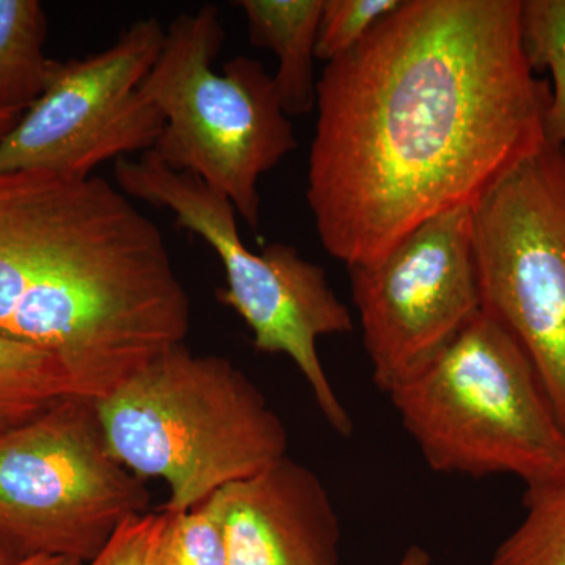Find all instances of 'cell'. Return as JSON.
Returning <instances> with one entry per match:
<instances>
[{"label":"cell","instance_id":"cell-9","mask_svg":"<svg viewBox=\"0 0 565 565\" xmlns=\"http://www.w3.org/2000/svg\"><path fill=\"white\" fill-rule=\"evenodd\" d=\"M348 269L373 381L386 394L482 311L471 206L435 215L374 262Z\"/></svg>","mask_w":565,"mask_h":565},{"label":"cell","instance_id":"cell-5","mask_svg":"<svg viewBox=\"0 0 565 565\" xmlns=\"http://www.w3.org/2000/svg\"><path fill=\"white\" fill-rule=\"evenodd\" d=\"M223 40L215 6L174 18L140 93L166 120L151 151L174 172L200 178L258 228L259 178L296 150V134L262 63L239 55L222 74L214 70Z\"/></svg>","mask_w":565,"mask_h":565},{"label":"cell","instance_id":"cell-7","mask_svg":"<svg viewBox=\"0 0 565 565\" xmlns=\"http://www.w3.org/2000/svg\"><path fill=\"white\" fill-rule=\"evenodd\" d=\"M150 501L111 455L96 401L68 397L0 438V553L13 563H92Z\"/></svg>","mask_w":565,"mask_h":565},{"label":"cell","instance_id":"cell-11","mask_svg":"<svg viewBox=\"0 0 565 565\" xmlns=\"http://www.w3.org/2000/svg\"><path fill=\"white\" fill-rule=\"evenodd\" d=\"M228 565H338L341 525L330 494L305 465L285 456L214 493Z\"/></svg>","mask_w":565,"mask_h":565},{"label":"cell","instance_id":"cell-23","mask_svg":"<svg viewBox=\"0 0 565 565\" xmlns=\"http://www.w3.org/2000/svg\"><path fill=\"white\" fill-rule=\"evenodd\" d=\"M11 564H14L13 561H11L9 556L3 555V553H0V565H11Z\"/></svg>","mask_w":565,"mask_h":565},{"label":"cell","instance_id":"cell-12","mask_svg":"<svg viewBox=\"0 0 565 565\" xmlns=\"http://www.w3.org/2000/svg\"><path fill=\"white\" fill-rule=\"evenodd\" d=\"M255 47H266L278 57L274 76L282 110L310 114L316 107V41L323 0H239Z\"/></svg>","mask_w":565,"mask_h":565},{"label":"cell","instance_id":"cell-13","mask_svg":"<svg viewBox=\"0 0 565 565\" xmlns=\"http://www.w3.org/2000/svg\"><path fill=\"white\" fill-rule=\"evenodd\" d=\"M79 396L54 353L0 333V438Z\"/></svg>","mask_w":565,"mask_h":565},{"label":"cell","instance_id":"cell-6","mask_svg":"<svg viewBox=\"0 0 565 565\" xmlns=\"http://www.w3.org/2000/svg\"><path fill=\"white\" fill-rule=\"evenodd\" d=\"M117 188L129 199L172 212L178 228L202 237L221 259L226 288L218 300L247 323L259 352L288 355L313 393L319 411L341 437H351V416L329 381L318 352L319 338L352 332L345 307L319 264L288 244L245 247L233 203L191 173L174 172L152 151L139 161L115 162Z\"/></svg>","mask_w":565,"mask_h":565},{"label":"cell","instance_id":"cell-18","mask_svg":"<svg viewBox=\"0 0 565 565\" xmlns=\"http://www.w3.org/2000/svg\"><path fill=\"white\" fill-rule=\"evenodd\" d=\"M403 0H323L316 58L326 63L351 52Z\"/></svg>","mask_w":565,"mask_h":565},{"label":"cell","instance_id":"cell-1","mask_svg":"<svg viewBox=\"0 0 565 565\" xmlns=\"http://www.w3.org/2000/svg\"><path fill=\"white\" fill-rule=\"evenodd\" d=\"M522 0H403L316 90L307 202L322 247L374 262L473 207L545 143L552 85L527 65Z\"/></svg>","mask_w":565,"mask_h":565},{"label":"cell","instance_id":"cell-4","mask_svg":"<svg viewBox=\"0 0 565 565\" xmlns=\"http://www.w3.org/2000/svg\"><path fill=\"white\" fill-rule=\"evenodd\" d=\"M388 396L437 473L530 484L565 463V434L533 363L484 311Z\"/></svg>","mask_w":565,"mask_h":565},{"label":"cell","instance_id":"cell-10","mask_svg":"<svg viewBox=\"0 0 565 565\" xmlns=\"http://www.w3.org/2000/svg\"><path fill=\"white\" fill-rule=\"evenodd\" d=\"M166 33L156 18H141L107 50L54 61L46 90L0 141V173L47 170L88 178L104 162L151 151L166 120L140 85Z\"/></svg>","mask_w":565,"mask_h":565},{"label":"cell","instance_id":"cell-8","mask_svg":"<svg viewBox=\"0 0 565 565\" xmlns=\"http://www.w3.org/2000/svg\"><path fill=\"white\" fill-rule=\"evenodd\" d=\"M482 311L522 345L565 434V145L545 143L473 206Z\"/></svg>","mask_w":565,"mask_h":565},{"label":"cell","instance_id":"cell-22","mask_svg":"<svg viewBox=\"0 0 565 565\" xmlns=\"http://www.w3.org/2000/svg\"><path fill=\"white\" fill-rule=\"evenodd\" d=\"M22 114H24V111L0 110V141L9 136L11 129L21 120Z\"/></svg>","mask_w":565,"mask_h":565},{"label":"cell","instance_id":"cell-2","mask_svg":"<svg viewBox=\"0 0 565 565\" xmlns=\"http://www.w3.org/2000/svg\"><path fill=\"white\" fill-rule=\"evenodd\" d=\"M166 237L117 184L0 173V333L54 353L103 401L191 330Z\"/></svg>","mask_w":565,"mask_h":565},{"label":"cell","instance_id":"cell-20","mask_svg":"<svg viewBox=\"0 0 565 565\" xmlns=\"http://www.w3.org/2000/svg\"><path fill=\"white\" fill-rule=\"evenodd\" d=\"M430 563H433V561H430V555L427 550H424L423 546L419 545H412L408 546L407 552L404 553L397 565H430Z\"/></svg>","mask_w":565,"mask_h":565},{"label":"cell","instance_id":"cell-3","mask_svg":"<svg viewBox=\"0 0 565 565\" xmlns=\"http://www.w3.org/2000/svg\"><path fill=\"white\" fill-rule=\"evenodd\" d=\"M111 455L139 478L169 484L178 514L288 456V433L232 360L167 349L96 401Z\"/></svg>","mask_w":565,"mask_h":565},{"label":"cell","instance_id":"cell-16","mask_svg":"<svg viewBox=\"0 0 565 565\" xmlns=\"http://www.w3.org/2000/svg\"><path fill=\"white\" fill-rule=\"evenodd\" d=\"M522 46L534 74H552V102L545 115V141L565 145V0H522ZM552 85V84H550Z\"/></svg>","mask_w":565,"mask_h":565},{"label":"cell","instance_id":"cell-17","mask_svg":"<svg viewBox=\"0 0 565 565\" xmlns=\"http://www.w3.org/2000/svg\"><path fill=\"white\" fill-rule=\"evenodd\" d=\"M163 514L154 565H228L225 523L214 494L191 511Z\"/></svg>","mask_w":565,"mask_h":565},{"label":"cell","instance_id":"cell-15","mask_svg":"<svg viewBox=\"0 0 565 565\" xmlns=\"http://www.w3.org/2000/svg\"><path fill=\"white\" fill-rule=\"evenodd\" d=\"M525 487V516L490 565H565V463Z\"/></svg>","mask_w":565,"mask_h":565},{"label":"cell","instance_id":"cell-21","mask_svg":"<svg viewBox=\"0 0 565 565\" xmlns=\"http://www.w3.org/2000/svg\"><path fill=\"white\" fill-rule=\"evenodd\" d=\"M11 565H87L81 561L71 559V557L62 556H33L28 559L18 561Z\"/></svg>","mask_w":565,"mask_h":565},{"label":"cell","instance_id":"cell-14","mask_svg":"<svg viewBox=\"0 0 565 565\" xmlns=\"http://www.w3.org/2000/svg\"><path fill=\"white\" fill-rule=\"evenodd\" d=\"M47 18L39 0H0V110L25 111L50 82Z\"/></svg>","mask_w":565,"mask_h":565},{"label":"cell","instance_id":"cell-19","mask_svg":"<svg viewBox=\"0 0 565 565\" xmlns=\"http://www.w3.org/2000/svg\"><path fill=\"white\" fill-rule=\"evenodd\" d=\"M163 526L166 514L161 511L132 516L87 565H154Z\"/></svg>","mask_w":565,"mask_h":565}]
</instances>
